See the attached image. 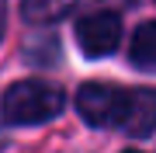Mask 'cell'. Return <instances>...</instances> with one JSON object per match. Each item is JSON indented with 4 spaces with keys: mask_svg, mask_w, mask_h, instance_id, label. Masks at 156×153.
Wrapping results in <instances>:
<instances>
[{
    "mask_svg": "<svg viewBox=\"0 0 156 153\" xmlns=\"http://www.w3.org/2000/svg\"><path fill=\"white\" fill-rule=\"evenodd\" d=\"M153 122H156V101H153V91H132L125 97V115H122V125L118 129L132 132V136H149L153 132Z\"/></svg>",
    "mask_w": 156,
    "mask_h": 153,
    "instance_id": "cell-4",
    "label": "cell"
},
{
    "mask_svg": "<svg viewBox=\"0 0 156 153\" xmlns=\"http://www.w3.org/2000/svg\"><path fill=\"white\" fill-rule=\"evenodd\" d=\"M80 0H21V14L28 17L31 24H49L66 17Z\"/></svg>",
    "mask_w": 156,
    "mask_h": 153,
    "instance_id": "cell-5",
    "label": "cell"
},
{
    "mask_svg": "<svg viewBox=\"0 0 156 153\" xmlns=\"http://www.w3.org/2000/svg\"><path fill=\"white\" fill-rule=\"evenodd\" d=\"M66 104V94L49 80H17L4 94V118L14 125H42L56 118Z\"/></svg>",
    "mask_w": 156,
    "mask_h": 153,
    "instance_id": "cell-1",
    "label": "cell"
},
{
    "mask_svg": "<svg viewBox=\"0 0 156 153\" xmlns=\"http://www.w3.org/2000/svg\"><path fill=\"white\" fill-rule=\"evenodd\" d=\"M76 42L83 49V56L90 59H101V56H111L122 42V21L118 14L111 11H97V14H87L76 21Z\"/></svg>",
    "mask_w": 156,
    "mask_h": 153,
    "instance_id": "cell-3",
    "label": "cell"
},
{
    "mask_svg": "<svg viewBox=\"0 0 156 153\" xmlns=\"http://www.w3.org/2000/svg\"><path fill=\"white\" fill-rule=\"evenodd\" d=\"M128 153H139V150H128Z\"/></svg>",
    "mask_w": 156,
    "mask_h": 153,
    "instance_id": "cell-8",
    "label": "cell"
},
{
    "mask_svg": "<svg viewBox=\"0 0 156 153\" xmlns=\"http://www.w3.org/2000/svg\"><path fill=\"white\" fill-rule=\"evenodd\" d=\"M4 14H7V0H0V31H4Z\"/></svg>",
    "mask_w": 156,
    "mask_h": 153,
    "instance_id": "cell-7",
    "label": "cell"
},
{
    "mask_svg": "<svg viewBox=\"0 0 156 153\" xmlns=\"http://www.w3.org/2000/svg\"><path fill=\"white\" fill-rule=\"evenodd\" d=\"M125 91H118L111 84H83L76 94V111L83 115V122L90 125H122L125 115Z\"/></svg>",
    "mask_w": 156,
    "mask_h": 153,
    "instance_id": "cell-2",
    "label": "cell"
},
{
    "mask_svg": "<svg viewBox=\"0 0 156 153\" xmlns=\"http://www.w3.org/2000/svg\"><path fill=\"white\" fill-rule=\"evenodd\" d=\"M132 63L139 70H153L156 66V24L153 21L135 28V35H132Z\"/></svg>",
    "mask_w": 156,
    "mask_h": 153,
    "instance_id": "cell-6",
    "label": "cell"
}]
</instances>
